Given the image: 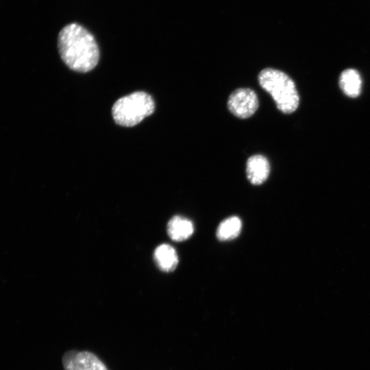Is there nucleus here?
Listing matches in <instances>:
<instances>
[{"label": "nucleus", "instance_id": "obj_1", "mask_svg": "<svg viewBox=\"0 0 370 370\" xmlns=\"http://www.w3.org/2000/svg\"><path fill=\"white\" fill-rule=\"evenodd\" d=\"M62 61L72 70L86 73L93 69L99 59V50L93 35L79 24L64 26L58 38Z\"/></svg>", "mask_w": 370, "mask_h": 370}, {"label": "nucleus", "instance_id": "obj_2", "mask_svg": "<svg viewBox=\"0 0 370 370\" xmlns=\"http://www.w3.org/2000/svg\"><path fill=\"white\" fill-rule=\"evenodd\" d=\"M260 86L273 99L279 110L290 114L295 112L299 103V96L293 80L285 73L267 68L258 75Z\"/></svg>", "mask_w": 370, "mask_h": 370}, {"label": "nucleus", "instance_id": "obj_3", "mask_svg": "<svg viewBox=\"0 0 370 370\" xmlns=\"http://www.w3.org/2000/svg\"><path fill=\"white\" fill-rule=\"evenodd\" d=\"M154 110L152 97L145 92L136 91L119 99L112 106V114L116 124L132 127L153 114Z\"/></svg>", "mask_w": 370, "mask_h": 370}, {"label": "nucleus", "instance_id": "obj_4", "mask_svg": "<svg viewBox=\"0 0 370 370\" xmlns=\"http://www.w3.org/2000/svg\"><path fill=\"white\" fill-rule=\"evenodd\" d=\"M259 106L256 93L250 88H242L234 90L227 101L229 110L236 117L251 116Z\"/></svg>", "mask_w": 370, "mask_h": 370}, {"label": "nucleus", "instance_id": "obj_5", "mask_svg": "<svg viewBox=\"0 0 370 370\" xmlns=\"http://www.w3.org/2000/svg\"><path fill=\"white\" fill-rule=\"evenodd\" d=\"M62 362L64 370H108L103 362L89 351H67Z\"/></svg>", "mask_w": 370, "mask_h": 370}, {"label": "nucleus", "instance_id": "obj_6", "mask_svg": "<svg viewBox=\"0 0 370 370\" xmlns=\"http://www.w3.org/2000/svg\"><path fill=\"white\" fill-rule=\"evenodd\" d=\"M270 173V164L266 157L254 155L248 158L246 164V174L248 180L255 185L264 182Z\"/></svg>", "mask_w": 370, "mask_h": 370}, {"label": "nucleus", "instance_id": "obj_7", "mask_svg": "<svg viewBox=\"0 0 370 370\" xmlns=\"http://www.w3.org/2000/svg\"><path fill=\"white\" fill-rule=\"evenodd\" d=\"M167 232L172 240L181 242L193 234L194 226L189 219L181 216H175L168 223Z\"/></svg>", "mask_w": 370, "mask_h": 370}, {"label": "nucleus", "instance_id": "obj_8", "mask_svg": "<svg viewBox=\"0 0 370 370\" xmlns=\"http://www.w3.org/2000/svg\"><path fill=\"white\" fill-rule=\"evenodd\" d=\"M158 267L162 271H173L178 264V257L175 249L167 244L157 247L153 254Z\"/></svg>", "mask_w": 370, "mask_h": 370}, {"label": "nucleus", "instance_id": "obj_9", "mask_svg": "<svg viewBox=\"0 0 370 370\" xmlns=\"http://www.w3.org/2000/svg\"><path fill=\"white\" fill-rule=\"evenodd\" d=\"M339 85L347 96L356 97L361 91L362 79L356 70L353 69H346L341 74Z\"/></svg>", "mask_w": 370, "mask_h": 370}, {"label": "nucleus", "instance_id": "obj_10", "mask_svg": "<svg viewBox=\"0 0 370 370\" xmlns=\"http://www.w3.org/2000/svg\"><path fill=\"white\" fill-rule=\"evenodd\" d=\"M242 223L237 217L225 219L219 225L217 236L221 241H227L236 238L241 230Z\"/></svg>", "mask_w": 370, "mask_h": 370}]
</instances>
